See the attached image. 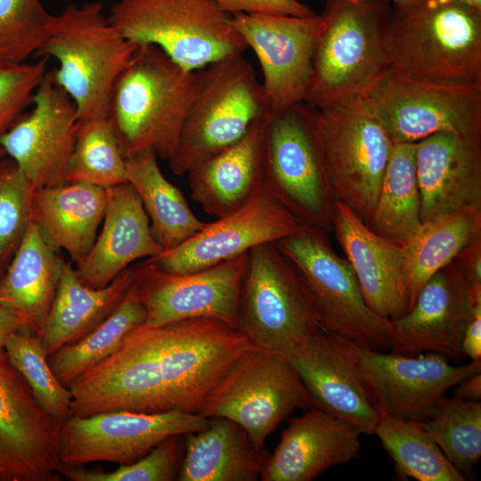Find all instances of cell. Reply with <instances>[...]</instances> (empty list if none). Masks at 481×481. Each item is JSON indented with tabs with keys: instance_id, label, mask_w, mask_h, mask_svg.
<instances>
[{
	"instance_id": "6da1fadb",
	"label": "cell",
	"mask_w": 481,
	"mask_h": 481,
	"mask_svg": "<svg viewBox=\"0 0 481 481\" xmlns=\"http://www.w3.org/2000/svg\"><path fill=\"white\" fill-rule=\"evenodd\" d=\"M249 346L239 329L212 318L140 325L70 384L72 415L200 413L210 390Z\"/></svg>"
},
{
	"instance_id": "7a4b0ae2",
	"label": "cell",
	"mask_w": 481,
	"mask_h": 481,
	"mask_svg": "<svg viewBox=\"0 0 481 481\" xmlns=\"http://www.w3.org/2000/svg\"><path fill=\"white\" fill-rule=\"evenodd\" d=\"M387 72L425 83L481 85V12L456 0H416L393 9Z\"/></svg>"
},
{
	"instance_id": "3957f363",
	"label": "cell",
	"mask_w": 481,
	"mask_h": 481,
	"mask_svg": "<svg viewBox=\"0 0 481 481\" xmlns=\"http://www.w3.org/2000/svg\"><path fill=\"white\" fill-rule=\"evenodd\" d=\"M197 71L160 48L141 45L117 78L107 118L126 159L147 150L169 160L193 97Z\"/></svg>"
},
{
	"instance_id": "277c9868",
	"label": "cell",
	"mask_w": 481,
	"mask_h": 481,
	"mask_svg": "<svg viewBox=\"0 0 481 481\" xmlns=\"http://www.w3.org/2000/svg\"><path fill=\"white\" fill-rule=\"evenodd\" d=\"M389 0H327L305 103L321 110L368 96L387 72Z\"/></svg>"
},
{
	"instance_id": "5b68a950",
	"label": "cell",
	"mask_w": 481,
	"mask_h": 481,
	"mask_svg": "<svg viewBox=\"0 0 481 481\" xmlns=\"http://www.w3.org/2000/svg\"><path fill=\"white\" fill-rule=\"evenodd\" d=\"M102 10L99 1L68 4L37 53L58 61L53 77L73 101L78 122L107 118L112 87L141 45L125 38Z\"/></svg>"
},
{
	"instance_id": "8992f818",
	"label": "cell",
	"mask_w": 481,
	"mask_h": 481,
	"mask_svg": "<svg viewBox=\"0 0 481 481\" xmlns=\"http://www.w3.org/2000/svg\"><path fill=\"white\" fill-rule=\"evenodd\" d=\"M267 113L262 84L242 53L198 70L193 97L168 160L173 173L187 174L242 138Z\"/></svg>"
},
{
	"instance_id": "52a82bcc",
	"label": "cell",
	"mask_w": 481,
	"mask_h": 481,
	"mask_svg": "<svg viewBox=\"0 0 481 481\" xmlns=\"http://www.w3.org/2000/svg\"><path fill=\"white\" fill-rule=\"evenodd\" d=\"M108 19L125 38L158 46L189 71L248 48L211 0H118Z\"/></svg>"
},
{
	"instance_id": "ba28073f",
	"label": "cell",
	"mask_w": 481,
	"mask_h": 481,
	"mask_svg": "<svg viewBox=\"0 0 481 481\" xmlns=\"http://www.w3.org/2000/svg\"><path fill=\"white\" fill-rule=\"evenodd\" d=\"M316 123L334 199L368 226L394 143L368 96L316 110Z\"/></svg>"
},
{
	"instance_id": "9c48e42d",
	"label": "cell",
	"mask_w": 481,
	"mask_h": 481,
	"mask_svg": "<svg viewBox=\"0 0 481 481\" xmlns=\"http://www.w3.org/2000/svg\"><path fill=\"white\" fill-rule=\"evenodd\" d=\"M273 243L299 274L324 330L360 347L389 349L390 321L367 306L352 265L328 233L301 224Z\"/></svg>"
},
{
	"instance_id": "30bf717a",
	"label": "cell",
	"mask_w": 481,
	"mask_h": 481,
	"mask_svg": "<svg viewBox=\"0 0 481 481\" xmlns=\"http://www.w3.org/2000/svg\"><path fill=\"white\" fill-rule=\"evenodd\" d=\"M265 183L306 226L330 233L336 200L321 148L316 109L305 102L267 113Z\"/></svg>"
},
{
	"instance_id": "8fae6325",
	"label": "cell",
	"mask_w": 481,
	"mask_h": 481,
	"mask_svg": "<svg viewBox=\"0 0 481 481\" xmlns=\"http://www.w3.org/2000/svg\"><path fill=\"white\" fill-rule=\"evenodd\" d=\"M238 328L251 345L283 355L324 330L299 274L273 242L249 251Z\"/></svg>"
},
{
	"instance_id": "7c38bea8",
	"label": "cell",
	"mask_w": 481,
	"mask_h": 481,
	"mask_svg": "<svg viewBox=\"0 0 481 481\" xmlns=\"http://www.w3.org/2000/svg\"><path fill=\"white\" fill-rule=\"evenodd\" d=\"M309 395L283 355L250 346L229 366L200 412L240 425L257 449L297 409L310 408Z\"/></svg>"
},
{
	"instance_id": "4fadbf2b",
	"label": "cell",
	"mask_w": 481,
	"mask_h": 481,
	"mask_svg": "<svg viewBox=\"0 0 481 481\" xmlns=\"http://www.w3.org/2000/svg\"><path fill=\"white\" fill-rule=\"evenodd\" d=\"M249 252L185 273H169L146 258L129 266L145 312L144 326L212 318L239 329V304Z\"/></svg>"
},
{
	"instance_id": "5bb4252c",
	"label": "cell",
	"mask_w": 481,
	"mask_h": 481,
	"mask_svg": "<svg viewBox=\"0 0 481 481\" xmlns=\"http://www.w3.org/2000/svg\"><path fill=\"white\" fill-rule=\"evenodd\" d=\"M208 423L200 413L178 410L72 415L59 425L60 460L66 468L98 461L132 464L165 438L202 430Z\"/></svg>"
},
{
	"instance_id": "9a60e30c",
	"label": "cell",
	"mask_w": 481,
	"mask_h": 481,
	"mask_svg": "<svg viewBox=\"0 0 481 481\" xmlns=\"http://www.w3.org/2000/svg\"><path fill=\"white\" fill-rule=\"evenodd\" d=\"M368 97L394 144L440 132L481 139V85L425 83L387 72Z\"/></svg>"
},
{
	"instance_id": "2e32d148",
	"label": "cell",
	"mask_w": 481,
	"mask_h": 481,
	"mask_svg": "<svg viewBox=\"0 0 481 481\" xmlns=\"http://www.w3.org/2000/svg\"><path fill=\"white\" fill-rule=\"evenodd\" d=\"M232 22L258 60L268 113L305 102L321 15L236 13Z\"/></svg>"
},
{
	"instance_id": "e0dca14e",
	"label": "cell",
	"mask_w": 481,
	"mask_h": 481,
	"mask_svg": "<svg viewBox=\"0 0 481 481\" xmlns=\"http://www.w3.org/2000/svg\"><path fill=\"white\" fill-rule=\"evenodd\" d=\"M59 424L0 347V480L60 481Z\"/></svg>"
},
{
	"instance_id": "ac0fdd59",
	"label": "cell",
	"mask_w": 481,
	"mask_h": 481,
	"mask_svg": "<svg viewBox=\"0 0 481 481\" xmlns=\"http://www.w3.org/2000/svg\"><path fill=\"white\" fill-rule=\"evenodd\" d=\"M479 309L481 291L470 289L452 259L425 283L405 314L390 321V353L460 359L465 331Z\"/></svg>"
},
{
	"instance_id": "d6986e66",
	"label": "cell",
	"mask_w": 481,
	"mask_h": 481,
	"mask_svg": "<svg viewBox=\"0 0 481 481\" xmlns=\"http://www.w3.org/2000/svg\"><path fill=\"white\" fill-rule=\"evenodd\" d=\"M353 347L379 412L407 420H422L449 388L481 371V361L456 366L433 353L401 355Z\"/></svg>"
},
{
	"instance_id": "ffe728a7",
	"label": "cell",
	"mask_w": 481,
	"mask_h": 481,
	"mask_svg": "<svg viewBox=\"0 0 481 481\" xmlns=\"http://www.w3.org/2000/svg\"><path fill=\"white\" fill-rule=\"evenodd\" d=\"M300 225L264 183L242 207L207 223L179 246L149 259L169 273H191L287 237Z\"/></svg>"
},
{
	"instance_id": "44dd1931",
	"label": "cell",
	"mask_w": 481,
	"mask_h": 481,
	"mask_svg": "<svg viewBox=\"0 0 481 481\" xmlns=\"http://www.w3.org/2000/svg\"><path fill=\"white\" fill-rule=\"evenodd\" d=\"M32 103V111L1 136L0 146L34 190L62 185L78 126L76 106L52 71L42 78Z\"/></svg>"
},
{
	"instance_id": "7402d4cb",
	"label": "cell",
	"mask_w": 481,
	"mask_h": 481,
	"mask_svg": "<svg viewBox=\"0 0 481 481\" xmlns=\"http://www.w3.org/2000/svg\"><path fill=\"white\" fill-rule=\"evenodd\" d=\"M284 356L303 382L310 407L373 435L379 412L362 379L352 343L322 330Z\"/></svg>"
},
{
	"instance_id": "603a6c76",
	"label": "cell",
	"mask_w": 481,
	"mask_h": 481,
	"mask_svg": "<svg viewBox=\"0 0 481 481\" xmlns=\"http://www.w3.org/2000/svg\"><path fill=\"white\" fill-rule=\"evenodd\" d=\"M363 434L354 426L315 407L290 419L268 455L263 481H310L331 467L355 460Z\"/></svg>"
},
{
	"instance_id": "cb8c5ba5",
	"label": "cell",
	"mask_w": 481,
	"mask_h": 481,
	"mask_svg": "<svg viewBox=\"0 0 481 481\" xmlns=\"http://www.w3.org/2000/svg\"><path fill=\"white\" fill-rule=\"evenodd\" d=\"M420 221L481 208V139L440 132L416 143Z\"/></svg>"
},
{
	"instance_id": "d4e9b609",
	"label": "cell",
	"mask_w": 481,
	"mask_h": 481,
	"mask_svg": "<svg viewBox=\"0 0 481 481\" xmlns=\"http://www.w3.org/2000/svg\"><path fill=\"white\" fill-rule=\"evenodd\" d=\"M332 231L352 265L367 306L389 321L405 314L409 302L403 245L375 233L339 201L335 205Z\"/></svg>"
},
{
	"instance_id": "484cf974",
	"label": "cell",
	"mask_w": 481,
	"mask_h": 481,
	"mask_svg": "<svg viewBox=\"0 0 481 481\" xmlns=\"http://www.w3.org/2000/svg\"><path fill=\"white\" fill-rule=\"evenodd\" d=\"M102 224L91 250L76 269L80 281L88 287L103 288L134 262L163 252L142 201L128 183L107 189Z\"/></svg>"
},
{
	"instance_id": "4316f807",
	"label": "cell",
	"mask_w": 481,
	"mask_h": 481,
	"mask_svg": "<svg viewBox=\"0 0 481 481\" xmlns=\"http://www.w3.org/2000/svg\"><path fill=\"white\" fill-rule=\"evenodd\" d=\"M266 116L239 141L187 173L192 199L207 214L218 218L240 208L264 184Z\"/></svg>"
},
{
	"instance_id": "83f0119b",
	"label": "cell",
	"mask_w": 481,
	"mask_h": 481,
	"mask_svg": "<svg viewBox=\"0 0 481 481\" xmlns=\"http://www.w3.org/2000/svg\"><path fill=\"white\" fill-rule=\"evenodd\" d=\"M107 189L84 182L34 190L32 219L47 244L64 250L80 265L88 255L102 223Z\"/></svg>"
},
{
	"instance_id": "f1b7e54d",
	"label": "cell",
	"mask_w": 481,
	"mask_h": 481,
	"mask_svg": "<svg viewBox=\"0 0 481 481\" xmlns=\"http://www.w3.org/2000/svg\"><path fill=\"white\" fill-rule=\"evenodd\" d=\"M61 257L32 219L0 279V303L41 336L55 297Z\"/></svg>"
},
{
	"instance_id": "f546056e",
	"label": "cell",
	"mask_w": 481,
	"mask_h": 481,
	"mask_svg": "<svg viewBox=\"0 0 481 481\" xmlns=\"http://www.w3.org/2000/svg\"><path fill=\"white\" fill-rule=\"evenodd\" d=\"M131 283L128 267L103 288L88 287L72 264L61 257L55 297L40 336L47 355L79 341L98 326L119 305Z\"/></svg>"
},
{
	"instance_id": "4dcf8cb0",
	"label": "cell",
	"mask_w": 481,
	"mask_h": 481,
	"mask_svg": "<svg viewBox=\"0 0 481 481\" xmlns=\"http://www.w3.org/2000/svg\"><path fill=\"white\" fill-rule=\"evenodd\" d=\"M202 430L185 435L180 481H257L268 454L236 422L208 418Z\"/></svg>"
},
{
	"instance_id": "1f68e13d",
	"label": "cell",
	"mask_w": 481,
	"mask_h": 481,
	"mask_svg": "<svg viewBox=\"0 0 481 481\" xmlns=\"http://www.w3.org/2000/svg\"><path fill=\"white\" fill-rule=\"evenodd\" d=\"M479 232L481 208L468 207L421 223L402 244L409 310L425 283Z\"/></svg>"
},
{
	"instance_id": "d6a6232c",
	"label": "cell",
	"mask_w": 481,
	"mask_h": 481,
	"mask_svg": "<svg viewBox=\"0 0 481 481\" xmlns=\"http://www.w3.org/2000/svg\"><path fill=\"white\" fill-rule=\"evenodd\" d=\"M158 156L147 150L126 159V181L137 192L163 251L175 248L207 223L190 208L181 190L162 174Z\"/></svg>"
},
{
	"instance_id": "836d02e7",
	"label": "cell",
	"mask_w": 481,
	"mask_h": 481,
	"mask_svg": "<svg viewBox=\"0 0 481 481\" xmlns=\"http://www.w3.org/2000/svg\"><path fill=\"white\" fill-rule=\"evenodd\" d=\"M415 151L416 143L394 144L368 224L375 233L400 244L421 224Z\"/></svg>"
},
{
	"instance_id": "e575fe53",
	"label": "cell",
	"mask_w": 481,
	"mask_h": 481,
	"mask_svg": "<svg viewBox=\"0 0 481 481\" xmlns=\"http://www.w3.org/2000/svg\"><path fill=\"white\" fill-rule=\"evenodd\" d=\"M145 319V309L132 282L119 305L98 326L79 341L48 355L53 372L69 387L83 372L112 355L125 337Z\"/></svg>"
},
{
	"instance_id": "d590c367",
	"label": "cell",
	"mask_w": 481,
	"mask_h": 481,
	"mask_svg": "<svg viewBox=\"0 0 481 481\" xmlns=\"http://www.w3.org/2000/svg\"><path fill=\"white\" fill-rule=\"evenodd\" d=\"M401 477L419 481H465L418 420L379 413L374 430Z\"/></svg>"
},
{
	"instance_id": "8d00e7d4",
	"label": "cell",
	"mask_w": 481,
	"mask_h": 481,
	"mask_svg": "<svg viewBox=\"0 0 481 481\" xmlns=\"http://www.w3.org/2000/svg\"><path fill=\"white\" fill-rule=\"evenodd\" d=\"M418 421L451 463L469 474L481 457V402L443 396Z\"/></svg>"
},
{
	"instance_id": "74e56055",
	"label": "cell",
	"mask_w": 481,
	"mask_h": 481,
	"mask_svg": "<svg viewBox=\"0 0 481 481\" xmlns=\"http://www.w3.org/2000/svg\"><path fill=\"white\" fill-rule=\"evenodd\" d=\"M84 182L104 189L127 183L126 158L107 118L78 122L66 183Z\"/></svg>"
},
{
	"instance_id": "f35d334b",
	"label": "cell",
	"mask_w": 481,
	"mask_h": 481,
	"mask_svg": "<svg viewBox=\"0 0 481 481\" xmlns=\"http://www.w3.org/2000/svg\"><path fill=\"white\" fill-rule=\"evenodd\" d=\"M4 348L39 405L54 421L60 425L72 416L69 388L53 372L39 336L29 330L13 332L6 338Z\"/></svg>"
},
{
	"instance_id": "ab89813d",
	"label": "cell",
	"mask_w": 481,
	"mask_h": 481,
	"mask_svg": "<svg viewBox=\"0 0 481 481\" xmlns=\"http://www.w3.org/2000/svg\"><path fill=\"white\" fill-rule=\"evenodd\" d=\"M54 17L41 0H0V61L23 62L37 53Z\"/></svg>"
},
{
	"instance_id": "60d3db41",
	"label": "cell",
	"mask_w": 481,
	"mask_h": 481,
	"mask_svg": "<svg viewBox=\"0 0 481 481\" xmlns=\"http://www.w3.org/2000/svg\"><path fill=\"white\" fill-rule=\"evenodd\" d=\"M33 191L14 160L0 159V279L31 220Z\"/></svg>"
},
{
	"instance_id": "b9f144b4",
	"label": "cell",
	"mask_w": 481,
	"mask_h": 481,
	"mask_svg": "<svg viewBox=\"0 0 481 481\" xmlns=\"http://www.w3.org/2000/svg\"><path fill=\"white\" fill-rule=\"evenodd\" d=\"M185 436H171L145 456L116 470H86L63 467L61 476L71 481H171L177 479L185 450Z\"/></svg>"
},
{
	"instance_id": "7bdbcfd3",
	"label": "cell",
	"mask_w": 481,
	"mask_h": 481,
	"mask_svg": "<svg viewBox=\"0 0 481 481\" xmlns=\"http://www.w3.org/2000/svg\"><path fill=\"white\" fill-rule=\"evenodd\" d=\"M46 67L45 56L32 63L0 61V138L32 102Z\"/></svg>"
},
{
	"instance_id": "ee69618b",
	"label": "cell",
	"mask_w": 481,
	"mask_h": 481,
	"mask_svg": "<svg viewBox=\"0 0 481 481\" xmlns=\"http://www.w3.org/2000/svg\"><path fill=\"white\" fill-rule=\"evenodd\" d=\"M230 15L236 13H263L309 17L315 13L297 0H211Z\"/></svg>"
},
{
	"instance_id": "f6af8a7d",
	"label": "cell",
	"mask_w": 481,
	"mask_h": 481,
	"mask_svg": "<svg viewBox=\"0 0 481 481\" xmlns=\"http://www.w3.org/2000/svg\"><path fill=\"white\" fill-rule=\"evenodd\" d=\"M473 291H481V232L453 258Z\"/></svg>"
},
{
	"instance_id": "bcb514c9",
	"label": "cell",
	"mask_w": 481,
	"mask_h": 481,
	"mask_svg": "<svg viewBox=\"0 0 481 481\" xmlns=\"http://www.w3.org/2000/svg\"><path fill=\"white\" fill-rule=\"evenodd\" d=\"M462 349L472 361H481V309L476 312L465 331Z\"/></svg>"
},
{
	"instance_id": "7dc6e473",
	"label": "cell",
	"mask_w": 481,
	"mask_h": 481,
	"mask_svg": "<svg viewBox=\"0 0 481 481\" xmlns=\"http://www.w3.org/2000/svg\"><path fill=\"white\" fill-rule=\"evenodd\" d=\"M20 330H28L23 321L0 303V347H4L10 334Z\"/></svg>"
},
{
	"instance_id": "c3c4849f",
	"label": "cell",
	"mask_w": 481,
	"mask_h": 481,
	"mask_svg": "<svg viewBox=\"0 0 481 481\" xmlns=\"http://www.w3.org/2000/svg\"><path fill=\"white\" fill-rule=\"evenodd\" d=\"M457 385L456 396L470 401H480L481 371L469 376Z\"/></svg>"
},
{
	"instance_id": "681fc988",
	"label": "cell",
	"mask_w": 481,
	"mask_h": 481,
	"mask_svg": "<svg viewBox=\"0 0 481 481\" xmlns=\"http://www.w3.org/2000/svg\"><path fill=\"white\" fill-rule=\"evenodd\" d=\"M456 1L481 12V0H456Z\"/></svg>"
},
{
	"instance_id": "f907efd6",
	"label": "cell",
	"mask_w": 481,
	"mask_h": 481,
	"mask_svg": "<svg viewBox=\"0 0 481 481\" xmlns=\"http://www.w3.org/2000/svg\"><path fill=\"white\" fill-rule=\"evenodd\" d=\"M389 1L393 2L395 6H399V5H404V4H410L416 0H389Z\"/></svg>"
},
{
	"instance_id": "816d5d0a",
	"label": "cell",
	"mask_w": 481,
	"mask_h": 481,
	"mask_svg": "<svg viewBox=\"0 0 481 481\" xmlns=\"http://www.w3.org/2000/svg\"><path fill=\"white\" fill-rule=\"evenodd\" d=\"M6 156L4 149L0 146V159H2L3 158H4Z\"/></svg>"
},
{
	"instance_id": "f5cc1de1",
	"label": "cell",
	"mask_w": 481,
	"mask_h": 481,
	"mask_svg": "<svg viewBox=\"0 0 481 481\" xmlns=\"http://www.w3.org/2000/svg\"><path fill=\"white\" fill-rule=\"evenodd\" d=\"M297 1H300V0H297Z\"/></svg>"
}]
</instances>
